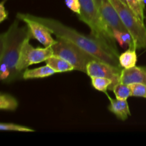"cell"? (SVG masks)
<instances>
[{
    "label": "cell",
    "instance_id": "obj_15",
    "mask_svg": "<svg viewBox=\"0 0 146 146\" xmlns=\"http://www.w3.org/2000/svg\"><path fill=\"white\" fill-rule=\"evenodd\" d=\"M113 35L115 38L116 42L120 44L122 48H136L133 39L131 34L128 31H114L113 32Z\"/></svg>",
    "mask_w": 146,
    "mask_h": 146
},
{
    "label": "cell",
    "instance_id": "obj_6",
    "mask_svg": "<svg viewBox=\"0 0 146 146\" xmlns=\"http://www.w3.org/2000/svg\"><path fill=\"white\" fill-rule=\"evenodd\" d=\"M31 38H33L32 35L27 37L23 41L21 46L19 57L17 64V70L20 74L23 70L27 69L29 66L45 61L47 58L54 55L51 47H33L29 43Z\"/></svg>",
    "mask_w": 146,
    "mask_h": 146
},
{
    "label": "cell",
    "instance_id": "obj_22",
    "mask_svg": "<svg viewBox=\"0 0 146 146\" xmlns=\"http://www.w3.org/2000/svg\"><path fill=\"white\" fill-rule=\"evenodd\" d=\"M66 4L67 7L69 8L74 12L77 14H80L81 13V4L79 0H65Z\"/></svg>",
    "mask_w": 146,
    "mask_h": 146
},
{
    "label": "cell",
    "instance_id": "obj_7",
    "mask_svg": "<svg viewBox=\"0 0 146 146\" xmlns=\"http://www.w3.org/2000/svg\"><path fill=\"white\" fill-rule=\"evenodd\" d=\"M95 1L101 18L112 35L114 31H128L123 24L116 9L110 0Z\"/></svg>",
    "mask_w": 146,
    "mask_h": 146
},
{
    "label": "cell",
    "instance_id": "obj_17",
    "mask_svg": "<svg viewBox=\"0 0 146 146\" xmlns=\"http://www.w3.org/2000/svg\"><path fill=\"white\" fill-rule=\"evenodd\" d=\"M91 79L93 87L97 91L104 92L106 94H107V91L112 84V81L111 79L104 77L93 76L91 77Z\"/></svg>",
    "mask_w": 146,
    "mask_h": 146
},
{
    "label": "cell",
    "instance_id": "obj_23",
    "mask_svg": "<svg viewBox=\"0 0 146 146\" xmlns=\"http://www.w3.org/2000/svg\"><path fill=\"white\" fill-rule=\"evenodd\" d=\"M7 17H8V13L6 11L4 7V1H2L0 4V22L4 21L6 19H7Z\"/></svg>",
    "mask_w": 146,
    "mask_h": 146
},
{
    "label": "cell",
    "instance_id": "obj_9",
    "mask_svg": "<svg viewBox=\"0 0 146 146\" xmlns=\"http://www.w3.org/2000/svg\"><path fill=\"white\" fill-rule=\"evenodd\" d=\"M17 17L19 20L26 23L33 38L39 41L44 46V47H51L56 42V40H54L51 36V33L49 29L44 24L29 18L25 14L22 13H18L17 14Z\"/></svg>",
    "mask_w": 146,
    "mask_h": 146
},
{
    "label": "cell",
    "instance_id": "obj_11",
    "mask_svg": "<svg viewBox=\"0 0 146 146\" xmlns=\"http://www.w3.org/2000/svg\"><path fill=\"white\" fill-rule=\"evenodd\" d=\"M106 95L110 100V105L108 107V110L119 120L125 121L128 119V115H131V112L127 100L117 99V98L113 99L108 96L107 94Z\"/></svg>",
    "mask_w": 146,
    "mask_h": 146
},
{
    "label": "cell",
    "instance_id": "obj_10",
    "mask_svg": "<svg viewBox=\"0 0 146 146\" xmlns=\"http://www.w3.org/2000/svg\"><path fill=\"white\" fill-rule=\"evenodd\" d=\"M120 82L128 85L134 83H140L146 85V66L123 68L121 73Z\"/></svg>",
    "mask_w": 146,
    "mask_h": 146
},
{
    "label": "cell",
    "instance_id": "obj_1",
    "mask_svg": "<svg viewBox=\"0 0 146 146\" xmlns=\"http://www.w3.org/2000/svg\"><path fill=\"white\" fill-rule=\"evenodd\" d=\"M29 18L38 21L49 29L51 34L57 38L66 40L78 48L84 50L99 61L110 64L113 66L123 68L120 66L118 56L101 41L93 36H87L76 30L64 25L58 20L47 17H36L29 14H25Z\"/></svg>",
    "mask_w": 146,
    "mask_h": 146
},
{
    "label": "cell",
    "instance_id": "obj_3",
    "mask_svg": "<svg viewBox=\"0 0 146 146\" xmlns=\"http://www.w3.org/2000/svg\"><path fill=\"white\" fill-rule=\"evenodd\" d=\"M81 13L78 18L88 25L91 29V36L101 41L119 56L116 41L103 21L95 0H79Z\"/></svg>",
    "mask_w": 146,
    "mask_h": 146
},
{
    "label": "cell",
    "instance_id": "obj_13",
    "mask_svg": "<svg viewBox=\"0 0 146 146\" xmlns=\"http://www.w3.org/2000/svg\"><path fill=\"white\" fill-rule=\"evenodd\" d=\"M54 69L48 65L41 66L39 68L29 69L27 68L22 74V78L24 79H31V78H42L52 76L55 74Z\"/></svg>",
    "mask_w": 146,
    "mask_h": 146
},
{
    "label": "cell",
    "instance_id": "obj_4",
    "mask_svg": "<svg viewBox=\"0 0 146 146\" xmlns=\"http://www.w3.org/2000/svg\"><path fill=\"white\" fill-rule=\"evenodd\" d=\"M123 24L132 36L137 50L146 49V27L127 4L120 0H110Z\"/></svg>",
    "mask_w": 146,
    "mask_h": 146
},
{
    "label": "cell",
    "instance_id": "obj_19",
    "mask_svg": "<svg viewBox=\"0 0 146 146\" xmlns=\"http://www.w3.org/2000/svg\"><path fill=\"white\" fill-rule=\"evenodd\" d=\"M126 2L128 7L135 13V15L140 19L144 21V19H145V17H144V9H145V6L141 4L138 0H126Z\"/></svg>",
    "mask_w": 146,
    "mask_h": 146
},
{
    "label": "cell",
    "instance_id": "obj_14",
    "mask_svg": "<svg viewBox=\"0 0 146 146\" xmlns=\"http://www.w3.org/2000/svg\"><path fill=\"white\" fill-rule=\"evenodd\" d=\"M136 48H128L118 56L120 66L123 68H130L135 66L137 63Z\"/></svg>",
    "mask_w": 146,
    "mask_h": 146
},
{
    "label": "cell",
    "instance_id": "obj_8",
    "mask_svg": "<svg viewBox=\"0 0 146 146\" xmlns=\"http://www.w3.org/2000/svg\"><path fill=\"white\" fill-rule=\"evenodd\" d=\"M122 69L123 68L113 66L98 60H94L88 63L87 65L86 74L90 77L99 76L111 79L112 81V84L108 90L112 91L114 86L120 83Z\"/></svg>",
    "mask_w": 146,
    "mask_h": 146
},
{
    "label": "cell",
    "instance_id": "obj_20",
    "mask_svg": "<svg viewBox=\"0 0 146 146\" xmlns=\"http://www.w3.org/2000/svg\"><path fill=\"white\" fill-rule=\"evenodd\" d=\"M131 91V96L146 98V85L140 83L128 84Z\"/></svg>",
    "mask_w": 146,
    "mask_h": 146
},
{
    "label": "cell",
    "instance_id": "obj_12",
    "mask_svg": "<svg viewBox=\"0 0 146 146\" xmlns=\"http://www.w3.org/2000/svg\"><path fill=\"white\" fill-rule=\"evenodd\" d=\"M46 64L49 66L56 73L68 72L74 70V66L69 62L57 56L53 55L45 61Z\"/></svg>",
    "mask_w": 146,
    "mask_h": 146
},
{
    "label": "cell",
    "instance_id": "obj_21",
    "mask_svg": "<svg viewBox=\"0 0 146 146\" xmlns=\"http://www.w3.org/2000/svg\"><path fill=\"white\" fill-rule=\"evenodd\" d=\"M0 130L1 131H20V132H34V130L24 125H17L14 123H1L0 124Z\"/></svg>",
    "mask_w": 146,
    "mask_h": 146
},
{
    "label": "cell",
    "instance_id": "obj_18",
    "mask_svg": "<svg viewBox=\"0 0 146 146\" xmlns=\"http://www.w3.org/2000/svg\"><path fill=\"white\" fill-rule=\"evenodd\" d=\"M112 91L115 94V98L117 99L127 100L130 96H131V91L129 85L123 84L121 82L114 86Z\"/></svg>",
    "mask_w": 146,
    "mask_h": 146
},
{
    "label": "cell",
    "instance_id": "obj_24",
    "mask_svg": "<svg viewBox=\"0 0 146 146\" xmlns=\"http://www.w3.org/2000/svg\"><path fill=\"white\" fill-rule=\"evenodd\" d=\"M120 1H122V2L123 3V4H127L126 0H120ZM127 5H128V4H127Z\"/></svg>",
    "mask_w": 146,
    "mask_h": 146
},
{
    "label": "cell",
    "instance_id": "obj_2",
    "mask_svg": "<svg viewBox=\"0 0 146 146\" xmlns=\"http://www.w3.org/2000/svg\"><path fill=\"white\" fill-rule=\"evenodd\" d=\"M31 35L27 25L19 27L15 20L7 31L0 36V78L4 82H11L19 77L17 64L23 41Z\"/></svg>",
    "mask_w": 146,
    "mask_h": 146
},
{
    "label": "cell",
    "instance_id": "obj_16",
    "mask_svg": "<svg viewBox=\"0 0 146 146\" xmlns=\"http://www.w3.org/2000/svg\"><path fill=\"white\" fill-rule=\"evenodd\" d=\"M18 107L17 99L7 94H1L0 96V108L6 111H15Z\"/></svg>",
    "mask_w": 146,
    "mask_h": 146
},
{
    "label": "cell",
    "instance_id": "obj_5",
    "mask_svg": "<svg viewBox=\"0 0 146 146\" xmlns=\"http://www.w3.org/2000/svg\"><path fill=\"white\" fill-rule=\"evenodd\" d=\"M51 47L54 55L66 60L74 66V70L86 74L88 63L94 60H98L84 50L62 38H57L56 42Z\"/></svg>",
    "mask_w": 146,
    "mask_h": 146
}]
</instances>
